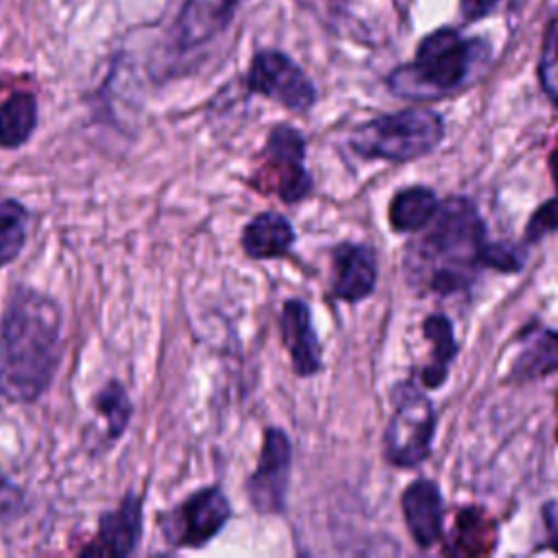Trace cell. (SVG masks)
<instances>
[{
    "mask_svg": "<svg viewBox=\"0 0 558 558\" xmlns=\"http://www.w3.org/2000/svg\"><path fill=\"white\" fill-rule=\"evenodd\" d=\"M401 510L414 543L423 549L442 536V495L434 480L418 477L401 495Z\"/></svg>",
    "mask_w": 558,
    "mask_h": 558,
    "instance_id": "obj_14",
    "label": "cell"
},
{
    "mask_svg": "<svg viewBox=\"0 0 558 558\" xmlns=\"http://www.w3.org/2000/svg\"><path fill=\"white\" fill-rule=\"evenodd\" d=\"M37 126V98L20 89L0 102V148L15 150L24 146Z\"/></svg>",
    "mask_w": 558,
    "mask_h": 558,
    "instance_id": "obj_17",
    "label": "cell"
},
{
    "mask_svg": "<svg viewBox=\"0 0 558 558\" xmlns=\"http://www.w3.org/2000/svg\"><path fill=\"white\" fill-rule=\"evenodd\" d=\"M31 211L15 198H0V268L9 266L24 248Z\"/></svg>",
    "mask_w": 558,
    "mask_h": 558,
    "instance_id": "obj_22",
    "label": "cell"
},
{
    "mask_svg": "<svg viewBox=\"0 0 558 558\" xmlns=\"http://www.w3.org/2000/svg\"><path fill=\"white\" fill-rule=\"evenodd\" d=\"M246 87L281 102L292 111H305L316 100V87L307 74L279 50H259L246 72Z\"/></svg>",
    "mask_w": 558,
    "mask_h": 558,
    "instance_id": "obj_8",
    "label": "cell"
},
{
    "mask_svg": "<svg viewBox=\"0 0 558 558\" xmlns=\"http://www.w3.org/2000/svg\"><path fill=\"white\" fill-rule=\"evenodd\" d=\"M442 135L445 122L440 113L425 107H412L360 124L351 133L349 146L362 157L410 161L432 153Z\"/></svg>",
    "mask_w": 558,
    "mask_h": 558,
    "instance_id": "obj_4",
    "label": "cell"
},
{
    "mask_svg": "<svg viewBox=\"0 0 558 558\" xmlns=\"http://www.w3.org/2000/svg\"><path fill=\"white\" fill-rule=\"evenodd\" d=\"M495 4H497V0H460V13L464 20L473 22V20L488 15Z\"/></svg>",
    "mask_w": 558,
    "mask_h": 558,
    "instance_id": "obj_27",
    "label": "cell"
},
{
    "mask_svg": "<svg viewBox=\"0 0 558 558\" xmlns=\"http://www.w3.org/2000/svg\"><path fill=\"white\" fill-rule=\"evenodd\" d=\"M231 519V504L220 486H205L159 514V530L174 549L205 547Z\"/></svg>",
    "mask_w": 558,
    "mask_h": 558,
    "instance_id": "obj_7",
    "label": "cell"
},
{
    "mask_svg": "<svg viewBox=\"0 0 558 558\" xmlns=\"http://www.w3.org/2000/svg\"><path fill=\"white\" fill-rule=\"evenodd\" d=\"M538 81L543 92L558 105V13L545 31L538 61Z\"/></svg>",
    "mask_w": 558,
    "mask_h": 558,
    "instance_id": "obj_23",
    "label": "cell"
},
{
    "mask_svg": "<svg viewBox=\"0 0 558 558\" xmlns=\"http://www.w3.org/2000/svg\"><path fill=\"white\" fill-rule=\"evenodd\" d=\"M549 170H551L554 185H556V190H558V140H556L554 148L549 150Z\"/></svg>",
    "mask_w": 558,
    "mask_h": 558,
    "instance_id": "obj_28",
    "label": "cell"
},
{
    "mask_svg": "<svg viewBox=\"0 0 558 558\" xmlns=\"http://www.w3.org/2000/svg\"><path fill=\"white\" fill-rule=\"evenodd\" d=\"M283 344L290 353V362L296 375L310 377L320 371L323 357H320V342L312 325V312L310 305L301 299H290L281 307L279 316Z\"/></svg>",
    "mask_w": 558,
    "mask_h": 558,
    "instance_id": "obj_13",
    "label": "cell"
},
{
    "mask_svg": "<svg viewBox=\"0 0 558 558\" xmlns=\"http://www.w3.org/2000/svg\"><path fill=\"white\" fill-rule=\"evenodd\" d=\"M238 0H185L174 20L177 50H194L222 33L235 15Z\"/></svg>",
    "mask_w": 558,
    "mask_h": 558,
    "instance_id": "obj_12",
    "label": "cell"
},
{
    "mask_svg": "<svg viewBox=\"0 0 558 558\" xmlns=\"http://www.w3.org/2000/svg\"><path fill=\"white\" fill-rule=\"evenodd\" d=\"M94 410L105 421V434L109 442H116L126 432L133 414V403L124 384L120 379H109L94 395Z\"/></svg>",
    "mask_w": 558,
    "mask_h": 558,
    "instance_id": "obj_21",
    "label": "cell"
},
{
    "mask_svg": "<svg viewBox=\"0 0 558 558\" xmlns=\"http://www.w3.org/2000/svg\"><path fill=\"white\" fill-rule=\"evenodd\" d=\"M63 357V310L46 292L17 283L0 314V397L39 401Z\"/></svg>",
    "mask_w": 558,
    "mask_h": 558,
    "instance_id": "obj_1",
    "label": "cell"
},
{
    "mask_svg": "<svg viewBox=\"0 0 558 558\" xmlns=\"http://www.w3.org/2000/svg\"><path fill=\"white\" fill-rule=\"evenodd\" d=\"M547 233H558V198H549L532 214L525 227V242H538Z\"/></svg>",
    "mask_w": 558,
    "mask_h": 558,
    "instance_id": "obj_26",
    "label": "cell"
},
{
    "mask_svg": "<svg viewBox=\"0 0 558 558\" xmlns=\"http://www.w3.org/2000/svg\"><path fill=\"white\" fill-rule=\"evenodd\" d=\"M392 416L384 434L386 460L410 469L425 462L432 453L436 412L432 401L412 381H399L392 390Z\"/></svg>",
    "mask_w": 558,
    "mask_h": 558,
    "instance_id": "obj_5",
    "label": "cell"
},
{
    "mask_svg": "<svg viewBox=\"0 0 558 558\" xmlns=\"http://www.w3.org/2000/svg\"><path fill=\"white\" fill-rule=\"evenodd\" d=\"M292 445L283 429L268 427L255 471L246 480L248 504L262 514H277L286 506Z\"/></svg>",
    "mask_w": 558,
    "mask_h": 558,
    "instance_id": "obj_9",
    "label": "cell"
},
{
    "mask_svg": "<svg viewBox=\"0 0 558 558\" xmlns=\"http://www.w3.org/2000/svg\"><path fill=\"white\" fill-rule=\"evenodd\" d=\"M26 510V493L0 469V523L17 521Z\"/></svg>",
    "mask_w": 558,
    "mask_h": 558,
    "instance_id": "obj_24",
    "label": "cell"
},
{
    "mask_svg": "<svg viewBox=\"0 0 558 558\" xmlns=\"http://www.w3.org/2000/svg\"><path fill=\"white\" fill-rule=\"evenodd\" d=\"M377 281V255L368 244L340 242L331 251V292L355 303L366 299Z\"/></svg>",
    "mask_w": 558,
    "mask_h": 558,
    "instance_id": "obj_11",
    "label": "cell"
},
{
    "mask_svg": "<svg viewBox=\"0 0 558 558\" xmlns=\"http://www.w3.org/2000/svg\"><path fill=\"white\" fill-rule=\"evenodd\" d=\"M438 205L440 203L432 187H425V185L403 187L390 201V209H388L390 227L397 233L421 231L434 218Z\"/></svg>",
    "mask_w": 558,
    "mask_h": 558,
    "instance_id": "obj_19",
    "label": "cell"
},
{
    "mask_svg": "<svg viewBox=\"0 0 558 558\" xmlns=\"http://www.w3.org/2000/svg\"><path fill=\"white\" fill-rule=\"evenodd\" d=\"M558 373V329L532 327L521 333V351L512 362L508 379L527 381Z\"/></svg>",
    "mask_w": 558,
    "mask_h": 558,
    "instance_id": "obj_16",
    "label": "cell"
},
{
    "mask_svg": "<svg viewBox=\"0 0 558 558\" xmlns=\"http://www.w3.org/2000/svg\"><path fill=\"white\" fill-rule=\"evenodd\" d=\"M142 538V497L129 490L120 506L107 510L98 519L96 534L89 543H85L78 554L81 556H113L124 558L137 549Z\"/></svg>",
    "mask_w": 558,
    "mask_h": 558,
    "instance_id": "obj_10",
    "label": "cell"
},
{
    "mask_svg": "<svg viewBox=\"0 0 558 558\" xmlns=\"http://www.w3.org/2000/svg\"><path fill=\"white\" fill-rule=\"evenodd\" d=\"M423 333L432 342V360L421 373L423 388H438L447 379L451 360L458 355V342L453 338V325L442 314H432L423 320Z\"/></svg>",
    "mask_w": 558,
    "mask_h": 558,
    "instance_id": "obj_20",
    "label": "cell"
},
{
    "mask_svg": "<svg viewBox=\"0 0 558 558\" xmlns=\"http://www.w3.org/2000/svg\"><path fill=\"white\" fill-rule=\"evenodd\" d=\"M497 541V530L493 519H488L480 508H464L451 530L447 554L453 556H480L490 554Z\"/></svg>",
    "mask_w": 558,
    "mask_h": 558,
    "instance_id": "obj_18",
    "label": "cell"
},
{
    "mask_svg": "<svg viewBox=\"0 0 558 558\" xmlns=\"http://www.w3.org/2000/svg\"><path fill=\"white\" fill-rule=\"evenodd\" d=\"M484 262L486 268H495L499 272H519L525 264V248L508 242H488Z\"/></svg>",
    "mask_w": 558,
    "mask_h": 558,
    "instance_id": "obj_25",
    "label": "cell"
},
{
    "mask_svg": "<svg viewBox=\"0 0 558 558\" xmlns=\"http://www.w3.org/2000/svg\"><path fill=\"white\" fill-rule=\"evenodd\" d=\"M251 183L259 194H277L288 205L303 201L312 192V177L305 168V137L288 124L272 126L262 150V166Z\"/></svg>",
    "mask_w": 558,
    "mask_h": 558,
    "instance_id": "obj_6",
    "label": "cell"
},
{
    "mask_svg": "<svg viewBox=\"0 0 558 558\" xmlns=\"http://www.w3.org/2000/svg\"><path fill=\"white\" fill-rule=\"evenodd\" d=\"M556 440H558V432H556Z\"/></svg>",
    "mask_w": 558,
    "mask_h": 558,
    "instance_id": "obj_29",
    "label": "cell"
},
{
    "mask_svg": "<svg viewBox=\"0 0 558 558\" xmlns=\"http://www.w3.org/2000/svg\"><path fill=\"white\" fill-rule=\"evenodd\" d=\"M294 242L290 220L277 211H262L253 216L240 235V244L251 259L283 257Z\"/></svg>",
    "mask_w": 558,
    "mask_h": 558,
    "instance_id": "obj_15",
    "label": "cell"
},
{
    "mask_svg": "<svg viewBox=\"0 0 558 558\" xmlns=\"http://www.w3.org/2000/svg\"><path fill=\"white\" fill-rule=\"evenodd\" d=\"M486 59L484 41L442 26L423 37L412 61L388 74V89L405 100H436L458 92Z\"/></svg>",
    "mask_w": 558,
    "mask_h": 558,
    "instance_id": "obj_3",
    "label": "cell"
},
{
    "mask_svg": "<svg viewBox=\"0 0 558 558\" xmlns=\"http://www.w3.org/2000/svg\"><path fill=\"white\" fill-rule=\"evenodd\" d=\"M429 229L408 242L403 272L416 294H466L486 268V227L466 196L438 205Z\"/></svg>",
    "mask_w": 558,
    "mask_h": 558,
    "instance_id": "obj_2",
    "label": "cell"
}]
</instances>
